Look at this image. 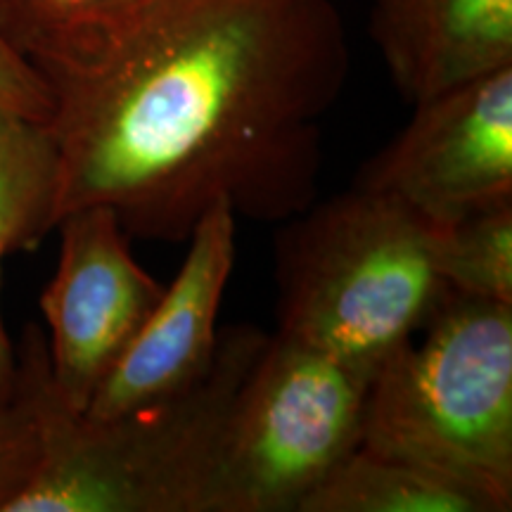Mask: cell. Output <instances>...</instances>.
Wrapping results in <instances>:
<instances>
[{"mask_svg":"<svg viewBox=\"0 0 512 512\" xmlns=\"http://www.w3.org/2000/svg\"><path fill=\"white\" fill-rule=\"evenodd\" d=\"M29 62L60 219L102 204L131 238L178 245L214 204L283 223L316 202L351 50L335 0H121Z\"/></svg>","mask_w":512,"mask_h":512,"instance_id":"obj_1","label":"cell"},{"mask_svg":"<svg viewBox=\"0 0 512 512\" xmlns=\"http://www.w3.org/2000/svg\"><path fill=\"white\" fill-rule=\"evenodd\" d=\"M41 460V425L34 394L17 363L15 399L0 411V512L34 477Z\"/></svg>","mask_w":512,"mask_h":512,"instance_id":"obj_13","label":"cell"},{"mask_svg":"<svg viewBox=\"0 0 512 512\" xmlns=\"http://www.w3.org/2000/svg\"><path fill=\"white\" fill-rule=\"evenodd\" d=\"M413 107L354 185L394 195L437 226L512 200V67Z\"/></svg>","mask_w":512,"mask_h":512,"instance_id":"obj_7","label":"cell"},{"mask_svg":"<svg viewBox=\"0 0 512 512\" xmlns=\"http://www.w3.org/2000/svg\"><path fill=\"white\" fill-rule=\"evenodd\" d=\"M17 389V351L12 347L5 325L0 328V411L10 406Z\"/></svg>","mask_w":512,"mask_h":512,"instance_id":"obj_15","label":"cell"},{"mask_svg":"<svg viewBox=\"0 0 512 512\" xmlns=\"http://www.w3.org/2000/svg\"><path fill=\"white\" fill-rule=\"evenodd\" d=\"M373 377L278 332L230 401L200 512H299L363 441Z\"/></svg>","mask_w":512,"mask_h":512,"instance_id":"obj_5","label":"cell"},{"mask_svg":"<svg viewBox=\"0 0 512 512\" xmlns=\"http://www.w3.org/2000/svg\"><path fill=\"white\" fill-rule=\"evenodd\" d=\"M0 112H12L46 124L50 95L46 83L27 57H22L0 34Z\"/></svg>","mask_w":512,"mask_h":512,"instance_id":"obj_14","label":"cell"},{"mask_svg":"<svg viewBox=\"0 0 512 512\" xmlns=\"http://www.w3.org/2000/svg\"><path fill=\"white\" fill-rule=\"evenodd\" d=\"M439 275L448 292L512 304V200L439 226Z\"/></svg>","mask_w":512,"mask_h":512,"instance_id":"obj_12","label":"cell"},{"mask_svg":"<svg viewBox=\"0 0 512 512\" xmlns=\"http://www.w3.org/2000/svg\"><path fill=\"white\" fill-rule=\"evenodd\" d=\"M368 31L411 105L512 67V0H375Z\"/></svg>","mask_w":512,"mask_h":512,"instance_id":"obj_9","label":"cell"},{"mask_svg":"<svg viewBox=\"0 0 512 512\" xmlns=\"http://www.w3.org/2000/svg\"><path fill=\"white\" fill-rule=\"evenodd\" d=\"M238 216L214 204L197 221L176 278L143 320L83 415L110 420L188 392L219 349V311L235 266Z\"/></svg>","mask_w":512,"mask_h":512,"instance_id":"obj_8","label":"cell"},{"mask_svg":"<svg viewBox=\"0 0 512 512\" xmlns=\"http://www.w3.org/2000/svg\"><path fill=\"white\" fill-rule=\"evenodd\" d=\"M266 337L252 325L221 330L214 363L188 392L93 420L55 394L46 337L29 325L17 363L34 394L41 460L5 512H200L230 401Z\"/></svg>","mask_w":512,"mask_h":512,"instance_id":"obj_2","label":"cell"},{"mask_svg":"<svg viewBox=\"0 0 512 512\" xmlns=\"http://www.w3.org/2000/svg\"><path fill=\"white\" fill-rule=\"evenodd\" d=\"M361 446L512 505V304L446 290L370 382Z\"/></svg>","mask_w":512,"mask_h":512,"instance_id":"obj_4","label":"cell"},{"mask_svg":"<svg viewBox=\"0 0 512 512\" xmlns=\"http://www.w3.org/2000/svg\"><path fill=\"white\" fill-rule=\"evenodd\" d=\"M0 266H3V261H0ZM0 275H3V271H0ZM0 328H3V316H0Z\"/></svg>","mask_w":512,"mask_h":512,"instance_id":"obj_16","label":"cell"},{"mask_svg":"<svg viewBox=\"0 0 512 512\" xmlns=\"http://www.w3.org/2000/svg\"><path fill=\"white\" fill-rule=\"evenodd\" d=\"M503 498L418 460L358 446L299 512H508Z\"/></svg>","mask_w":512,"mask_h":512,"instance_id":"obj_10","label":"cell"},{"mask_svg":"<svg viewBox=\"0 0 512 512\" xmlns=\"http://www.w3.org/2000/svg\"><path fill=\"white\" fill-rule=\"evenodd\" d=\"M57 230L60 259L41 294L48 366L60 401L83 413L164 285L133 259L131 235L110 207L69 211Z\"/></svg>","mask_w":512,"mask_h":512,"instance_id":"obj_6","label":"cell"},{"mask_svg":"<svg viewBox=\"0 0 512 512\" xmlns=\"http://www.w3.org/2000/svg\"><path fill=\"white\" fill-rule=\"evenodd\" d=\"M60 221V155L43 121L0 112V261L31 252Z\"/></svg>","mask_w":512,"mask_h":512,"instance_id":"obj_11","label":"cell"},{"mask_svg":"<svg viewBox=\"0 0 512 512\" xmlns=\"http://www.w3.org/2000/svg\"><path fill=\"white\" fill-rule=\"evenodd\" d=\"M275 332L375 377L446 287L439 226L387 192L351 185L283 221Z\"/></svg>","mask_w":512,"mask_h":512,"instance_id":"obj_3","label":"cell"}]
</instances>
